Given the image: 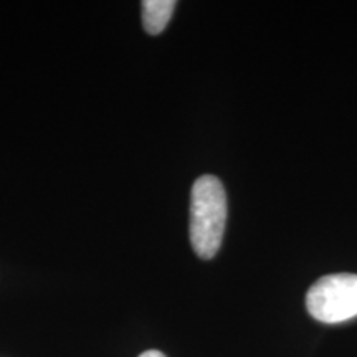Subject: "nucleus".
I'll return each instance as SVG.
<instances>
[{
  "instance_id": "obj_1",
  "label": "nucleus",
  "mask_w": 357,
  "mask_h": 357,
  "mask_svg": "<svg viewBox=\"0 0 357 357\" xmlns=\"http://www.w3.org/2000/svg\"><path fill=\"white\" fill-rule=\"evenodd\" d=\"M227 223V194L215 176H202L190 194V243L197 257L211 260L220 250Z\"/></svg>"
},
{
  "instance_id": "obj_4",
  "label": "nucleus",
  "mask_w": 357,
  "mask_h": 357,
  "mask_svg": "<svg viewBox=\"0 0 357 357\" xmlns=\"http://www.w3.org/2000/svg\"><path fill=\"white\" fill-rule=\"evenodd\" d=\"M139 357H166V356H164L162 352H160V351H154V349H151V351L142 352V354H141Z\"/></svg>"
},
{
  "instance_id": "obj_2",
  "label": "nucleus",
  "mask_w": 357,
  "mask_h": 357,
  "mask_svg": "<svg viewBox=\"0 0 357 357\" xmlns=\"http://www.w3.org/2000/svg\"><path fill=\"white\" fill-rule=\"evenodd\" d=\"M306 307L312 318L326 324L357 318V275L323 276L307 291Z\"/></svg>"
},
{
  "instance_id": "obj_3",
  "label": "nucleus",
  "mask_w": 357,
  "mask_h": 357,
  "mask_svg": "<svg viewBox=\"0 0 357 357\" xmlns=\"http://www.w3.org/2000/svg\"><path fill=\"white\" fill-rule=\"evenodd\" d=\"M176 0H146L142 2V26L149 35L164 32L171 20Z\"/></svg>"
}]
</instances>
